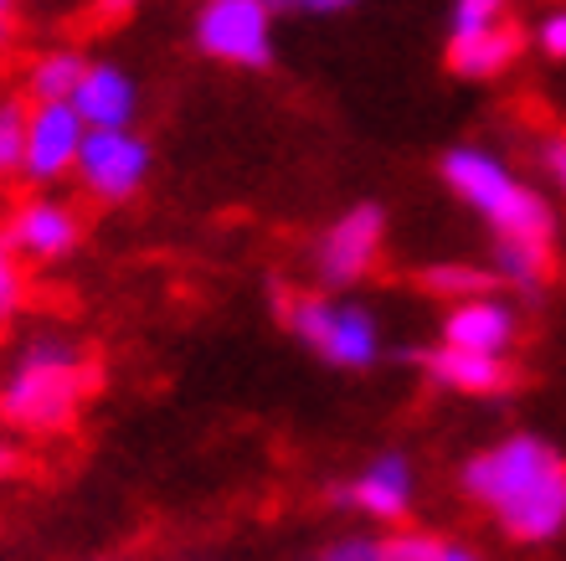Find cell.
<instances>
[{
    "instance_id": "obj_1",
    "label": "cell",
    "mask_w": 566,
    "mask_h": 561,
    "mask_svg": "<svg viewBox=\"0 0 566 561\" xmlns=\"http://www.w3.org/2000/svg\"><path fill=\"white\" fill-rule=\"evenodd\" d=\"M459 485L521 547H546L566 531V458L536 433H510L494 448H479Z\"/></svg>"
},
{
    "instance_id": "obj_2",
    "label": "cell",
    "mask_w": 566,
    "mask_h": 561,
    "mask_svg": "<svg viewBox=\"0 0 566 561\" xmlns=\"http://www.w3.org/2000/svg\"><path fill=\"white\" fill-rule=\"evenodd\" d=\"M93 392V361L62 335H36L0 376V417L21 433L73 428L77 407Z\"/></svg>"
},
{
    "instance_id": "obj_3",
    "label": "cell",
    "mask_w": 566,
    "mask_h": 561,
    "mask_svg": "<svg viewBox=\"0 0 566 561\" xmlns=\"http://www.w3.org/2000/svg\"><path fill=\"white\" fill-rule=\"evenodd\" d=\"M443 180L479 211V217H490L500 242H541V248L552 242V207H546L531 186H521V180L510 176L494 155L469 149V145L448 149Z\"/></svg>"
},
{
    "instance_id": "obj_4",
    "label": "cell",
    "mask_w": 566,
    "mask_h": 561,
    "mask_svg": "<svg viewBox=\"0 0 566 561\" xmlns=\"http://www.w3.org/2000/svg\"><path fill=\"white\" fill-rule=\"evenodd\" d=\"M279 310H283V325L294 330L298 340H310L325 361H335L345 371L371 366L376 351H381L376 314L360 310V304H329L319 294H289Z\"/></svg>"
},
{
    "instance_id": "obj_5",
    "label": "cell",
    "mask_w": 566,
    "mask_h": 561,
    "mask_svg": "<svg viewBox=\"0 0 566 561\" xmlns=\"http://www.w3.org/2000/svg\"><path fill=\"white\" fill-rule=\"evenodd\" d=\"M196 46L232 67H263L273 58L269 0H207L196 15Z\"/></svg>"
},
{
    "instance_id": "obj_6",
    "label": "cell",
    "mask_w": 566,
    "mask_h": 561,
    "mask_svg": "<svg viewBox=\"0 0 566 561\" xmlns=\"http://www.w3.org/2000/svg\"><path fill=\"white\" fill-rule=\"evenodd\" d=\"M77 176L98 201H129L149 176V145L135 129H88Z\"/></svg>"
},
{
    "instance_id": "obj_7",
    "label": "cell",
    "mask_w": 566,
    "mask_h": 561,
    "mask_svg": "<svg viewBox=\"0 0 566 561\" xmlns=\"http://www.w3.org/2000/svg\"><path fill=\"white\" fill-rule=\"evenodd\" d=\"M412 500H418V474L402 454H376L350 485L335 489V505L360 510L366 520H381V526H402L412 516Z\"/></svg>"
},
{
    "instance_id": "obj_8",
    "label": "cell",
    "mask_w": 566,
    "mask_h": 561,
    "mask_svg": "<svg viewBox=\"0 0 566 561\" xmlns=\"http://www.w3.org/2000/svg\"><path fill=\"white\" fill-rule=\"evenodd\" d=\"M83 139H88V124L73 114V104H36L27 114V170L31 180H57L67 176L83 155Z\"/></svg>"
},
{
    "instance_id": "obj_9",
    "label": "cell",
    "mask_w": 566,
    "mask_h": 561,
    "mask_svg": "<svg viewBox=\"0 0 566 561\" xmlns=\"http://www.w3.org/2000/svg\"><path fill=\"white\" fill-rule=\"evenodd\" d=\"M381 232H387L381 207L345 211L340 222L325 232L319 252H314L319 279H325V283H356V279H366V273H371V263H376V252H381Z\"/></svg>"
},
{
    "instance_id": "obj_10",
    "label": "cell",
    "mask_w": 566,
    "mask_h": 561,
    "mask_svg": "<svg viewBox=\"0 0 566 561\" xmlns=\"http://www.w3.org/2000/svg\"><path fill=\"white\" fill-rule=\"evenodd\" d=\"M77 237H83V222L73 207L27 201V207H15L11 227H6V248L21 258H36V263H52V258H67L77 248Z\"/></svg>"
},
{
    "instance_id": "obj_11",
    "label": "cell",
    "mask_w": 566,
    "mask_h": 561,
    "mask_svg": "<svg viewBox=\"0 0 566 561\" xmlns=\"http://www.w3.org/2000/svg\"><path fill=\"white\" fill-rule=\"evenodd\" d=\"M422 371L448 392H463V397H500L515 386V371H510L505 355H474L453 351V345H432L422 355Z\"/></svg>"
},
{
    "instance_id": "obj_12",
    "label": "cell",
    "mask_w": 566,
    "mask_h": 561,
    "mask_svg": "<svg viewBox=\"0 0 566 561\" xmlns=\"http://www.w3.org/2000/svg\"><path fill=\"white\" fill-rule=\"evenodd\" d=\"M443 345L453 351H474V355H505L515 345V314L500 299H463L453 304L443 320Z\"/></svg>"
},
{
    "instance_id": "obj_13",
    "label": "cell",
    "mask_w": 566,
    "mask_h": 561,
    "mask_svg": "<svg viewBox=\"0 0 566 561\" xmlns=\"http://www.w3.org/2000/svg\"><path fill=\"white\" fill-rule=\"evenodd\" d=\"M73 114L88 129H129V118H135V83H129V73L114 67V62H93L73 93Z\"/></svg>"
},
{
    "instance_id": "obj_14",
    "label": "cell",
    "mask_w": 566,
    "mask_h": 561,
    "mask_svg": "<svg viewBox=\"0 0 566 561\" xmlns=\"http://www.w3.org/2000/svg\"><path fill=\"white\" fill-rule=\"evenodd\" d=\"M515 58H521V31L510 21H500L494 31H479V37H463V42H448V62L459 77H494Z\"/></svg>"
},
{
    "instance_id": "obj_15",
    "label": "cell",
    "mask_w": 566,
    "mask_h": 561,
    "mask_svg": "<svg viewBox=\"0 0 566 561\" xmlns=\"http://www.w3.org/2000/svg\"><path fill=\"white\" fill-rule=\"evenodd\" d=\"M83 73H88V62L77 58V52H46L31 67V98L36 104H73Z\"/></svg>"
},
{
    "instance_id": "obj_16",
    "label": "cell",
    "mask_w": 566,
    "mask_h": 561,
    "mask_svg": "<svg viewBox=\"0 0 566 561\" xmlns=\"http://www.w3.org/2000/svg\"><path fill=\"white\" fill-rule=\"evenodd\" d=\"M546 268H552V252L541 248V242H500V248H494V273L510 283H521V289L546 279Z\"/></svg>"
},
{
    "instance_id": "obj_17",
    "label": "cell",
    "mask_w": 566,
    "mask_h": 561,
    "mask_svg": "<svg viewBox=\"0 0 566 561\" xmlns=\"http://www.w3.org/2000/svg\"><path fill=\"white\" fill-rule=\"evenodd\" d=\"M422 289H432V294H453L463 304V299H484L490 273H484V268H463V263H438V268L422 273Z\"/></svg>"
},
{
    "instance_id": "obj_18",
    "label": "cell",
    "mask_w": 566,
    "mask_h": 561,
    "mask_svg": "<svg viewBox=\"0 0 566 561\" xmlns=\"http://www.w3.org/2000/svg\"><path fill=\"white\" fill-rule=\"evenodd\" d=\"M443 536H432V531H391L381 536V561H438L443 557Z\"/></svg>"
},
{
    "instance_id": "obj_19",
    "label": "cell",
    "mask_w": 566,
    "mask_h": 561,
    "mask_svg": "<svg viewBox=\"0 0 566 561\" xmlns=\"http://www.w3.org/2000/svg\"><path fill=\"white\" fill-rule=\"evenodd\" d=\"M505 21V0H453V42L494 31Z\"/></svg>"
},
{
    "instance_id": "obj_20",
    "label": "cell",
    "mask_w": 566,
    "mask_h": 561,
    "mask_svg": "<svg viewBox=\"0 0 566 561\" xmlns=\"http://www.w3.org/2000/svg\"><path fill=\"white\" fill-rule=\"evenodd\" d=\"M27 160V114L15 104H0V170H15Z\"/></svg>"
},
{
    "instance_id": "obj_21",
    "label": "cell",
    "mask_w": 566,
    "mask_h": 561,
    "mask_svg": "<svg viewBox=\"0 0 566 561\" xmlns=\"http://www.w3.org/2000/svg\"><path fill=\"white\" fill-rule=\"evenodd\" d=\"M314 561H381V541L376 536H335Z\"/></svg>"
},
{
    "instance_id": "obj_22",
    "label": "cell",
    "mask_w": 566,
    "mask_h": 561,
    "mask_svg": "<svg viewBox=\"0 0 566 561\" xmlns=\"http://www.w3.org/2000/svg\"><path fill=\"white\" fill-rule=\"evenodd\" d=\"M15 304H21V263L6 248V237H0V320H11Z\"/></svg>"
},
{
    "instance_id": "obj_23",
    "label": "cell",
    "mask_w": 566,
    "mask_h": 561,
    "mask_svg": "<svg viewBox=\"0 0 566 561\" xmlns=\"http://www.w3.org/2000/svg\"><path fill=\"white\" fill-rule=\"evenodd\" d=\"M536 37H541V52H546V58H562V62H566V11H552V15H546Z\"/></svg>"
},
{
    "instance_id": "obj_24",
    "label": "cell",
    "mask_w": 566,
    "mask_h": 561,
    "mask_svg": "<svg viewBox=\"0 0 566 561\" xmlns=\"http://www.w3.org/2000/svg\"><path fill=\"white\" fill-rule=\"evenodd\" d=\"M541 160H546L552 180L566 191V134H552V139H546V149H541Z\"/></svg>"
},
{
    "instance_id": "obj_25",
    "label": "cell",
    "mask_w": 566,
    "mask_h": 561,
    "mask_svg": "<svg viewBox=\"0 0 566 561\" xmlns=\"http://www.w3.org/2000/svg\"><path fill=\"white\" fill-rule=\"evenodd\" d=\"M11 474H21V454L11 444H0V479H11Z\"/></svg>"
},
{
    "instance_id": "obj_26",
    "label": "cell",
    "mask_w": 566,
    "mask_h": 561,
    "mask_svg": "<svg viewBox=\"0 0 566 561\" xmlns=\"http://www.w3.org/2000/svg\"><path fill=\"white\" fill-rule=\"evenodd\" d=\"M438 561H484V557H479V551H469V547H453V541H448Z\"/></svg>"
},
{
    "instance_id": "obj_27",
    "label": "cell",
    "mask_w": 566,
    "mask_h": 561,
    "mask_svg": "<svg viewBox=\"0 0 566 561\" xmlns=\"http://www.w3.org/2000/svg\"><path fill=\"white\" fill-rule=\"evenodd\" d=\"M135 0H98V15H124Z\"/></svg>"
},
{
    "instance_id": "obj_28",
    "label": "cell",
    "mask_w": 566,
    "mask_h": 561,
    "mask_svg": "<svg viewBox=\"0 0 566 561\" xmlns=\"http://www.w3.org/2000/svg\"><path fill=\"white\" fill-rule=\"evenodd\" d=\"M298 6H310V11H340V6H350V0H298Z\"/></svg>"
},
{
    "instance_id": "obj_29",
    "label": "cell",
    "mask_w": 566,
    "mask_h": 561,
    "mask_svg": "<svg viewBox=\"0 0 566 561\" xmlns=\"http://www.w3.org/2000/svg\"><path fill=\"white\" fill-rule=\"evenodd\" d=\"M0 42H6V15H0Z\"/></svg>"
},
{
    "instance_id": "obj_30",
    "label": "cell",
    "mask_w": 566,
    "mask_h": 561,
    "mask_svg": "<svg viewBox=\"0 0 566 561\" xmlns=\"http://www.w3.org/2000/svg\"><path fill=\"white\" fill-rule=\"evenodd\" d=\"M6 6H11V0H0V15H6Z\"/></svg>"
},
{
    "instance_id": "obj_31",
    "label": "cell",
    "mask_w": 566,
    "mask_h": 561,
    "mask_svg": "<svg viewBox=\"0 0 566 561\" xmlns=\"http://www.w3.org/2000/svg\"><path fill=\"white\" fill-rule=\"evenodd\" d=\"M93 561H114V557H93Z\"/></svg>"
}]
</instances>
